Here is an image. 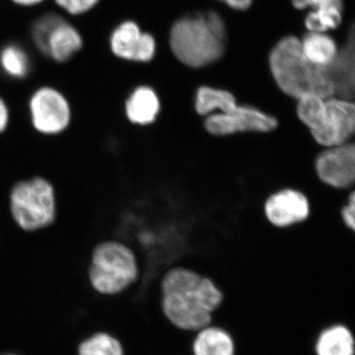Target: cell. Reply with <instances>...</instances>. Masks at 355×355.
Masks as SVG:
<instances>
[{"label":"cell","instance_id":"14","mask_svg":"<svg viewBox=\"0 0 355 355\" xmlns=\"http://www.w3.org/2000/svg\"><path fill=\"white\" fill-rule=\"evenodd\" d=\"M330 77L336 97L352 101L354 94V40L350 34L349 43L338 50L333 62L324 67Z\"/></svg>","mask_w":355,"mask_h":355},{"label":"cell","instance_id":"2","mask_svg":"<svg viewBox=\"0 0 355 355\" xmlns=\"http://www.w3.org/2000/svg\"><path fill=\"white\" fill-rule=\"evenodd\" d=\"M6 202L9 218L24 234L44 232L53 228L60 217L57 187L44 175H30L14 181Z\"/></svg>","mask_w":355,"mask_h":355},{"label":"cell","instance_id":"13","mask_svg":"<svg viewBox=\"0 0 355 355\" xmlns=\"http://www.w3.org/2000/svg\"><path fill=\"white\" fill-rule=\"evenodd\" d=\"M161 103L153 87L139 85L133 89L123 103L125 120L133 127H150L157 121Z\"/></svg>","mask_w":355,"mask_h":355},{"label":"cell","instance_id":"3","mask_svg":"<svg viewBox=\"0 0 355 355\" xmlns=\"http://www.w3.org/2000/svg\"><path fill=\"white\" fill-rule=\"evenodd\" d=\"M277 87L298 100L307 95L330 98L335 88L324 67L311 64L301 50L300 39L287 36L275 44L268 58Z\"/></svg>","mask_w":355,"mask_h":355},{"label":"cell","instance_id":"19","mask_svg":"<svg viewBox=\"0 0 355 355\" xmlns=\"http://www.w3.org/2000/svg\"><path fill=\"white\" fill-rule=\"evenodd\" d=\"M343 11V0H334L326 6L312 9L305 18L306 29L314 33H327L336 29L342 24Z\"/></svg>","mask_w":355,"mask_h":355},{"label":"cell","instance_id":"15","mask_svg":"<svg viewBox=\"0 0 355 355\" xmlns=\"http://www.w3.org/2000/svg\"><path fill=\"white\" fill-rule=\"evenodd\" d=\"M315 352L316 355H355V338L347 327L333 324L318 336Z\"/></svg>","mask_w":355,"mask_h":355},{"label":"cell","instance_id":"29","mask_svg":"<svg viewBox=\"0 0 355 355\" xmlns=\"http://www.w3.org/2000/svg\"><path fill=\"white\" fill-rule=\"evenodd\" d=\"M4 355H16V354H4Z\"/></svg>","mask_w":355,"mask_h":355},{"label":"cell","instance_id":"5","mask_svg":"<svg viewBox=\"0 0 355 355\" xmlns=\"http://www.w3.org/2000/svg\"><path fill=\"white\" fill-rule=\"evenodd\" d=\"M139 257L127 242L106 238L95 243L89 252V284L101 295L125 292L140 279Z\"/></svg>","mask_w":355,"mask_h":355},{"label":"cell","instance_id":"23","mask_svg":"<svg viewBox=\"0 0 355 355\" xmlns=\"http://www.w3.org/2000/svg\"><path fill=\"white\" fill-rule=\"evenodd\" d=\"M12 125V112L8 102L0 95V139L8 133Z\"/></svg>","mask_w":355,"mask_h":355},{"label":"cell","instance_id":"9","mask_svg":"<svg viewBox=\"0 0 355 355\" xmlns=\"http://www.w3.org/2000/svg\"><path fill=\"white\" fill-rule=\"evenodd\" d=\"M277 118L250 106H237L225 113L207 116L205 130L216 137H227L242 132L268 133L277 130Z\"/></svg>","mask_w":355,"mask_h":355},{"label":"cell","instance_id":"17","mask_svg":"<svg viewBox=\"0 0 355 355\" xmlns=\"http://www.w3.org/2000/svg\"><path fill=\"white\" fill-rule=\"evenodd\" d=\"M303 55L311 64L320 67L330 65L338 55V44L326 33L309 32L300 40Z\"/></svg>","mask_w":355,"mask_h":355},{"label":"cell","instance_id":"20","mask_svg":"<svg viewBox=\"0 0 355 355\" xmlns=\"http://www.w3.org/2000/svg\"><path fill=\"white\" fill-rule=\"evenodd\" d=\"M0 69L9 78H27L31 72V60L22 46L8 44L0 50Z\"/></svg>","mask_w":355,"mask_h":355},{"label":"cell","instance_id":"6","mask_svg":"<svg viewBox=\"0 0 355 355\" xmlns=\"http://www.w3.org/2000/svg\"><path fill=\"white\" fill-rule=\"evenodd\" d=\"M296 114L313 139L324 148L349 142L354 135L355 106L349 100L304 96L297 100Z\"/></svg>","mask_w":355,"mask_h":355},{"label":"cell","instance_id":"25","mask_svg":"<svg viewBox=\"0 0 355 355\" xmlns=\"http://www.w3.org/2000/svg\"><path fill=\"white\" fill-rule=\"evenodd\" d=\"M235 10H246L253 3V0H218Z\"/></svg>","mask_w":355,"mask_h":355},{"label":"cell","instance_id":"11","mask_svg":"<svg viewBox=\"0 0 355 355\" xmlns=\"http://www.w3.org/2000/svg\"><path fill=\"white\" fill-rule=\"evenodd\" d=\"M315 169L318 178L329 187L338 190L350 188L355 181L354 144L327 147L317 156Z\"/></svg>","mask_w":355,"mask_h":355},{"label":"cell","instance_id":"4","mask_svg":"<svg viewBox=\"0 0 355 355\" xmlns=\"http://www.w3.org/2000/svg\"><path fill=\"white\" fill-rule=\"evenodd\" d=\"M227 31L218 13L188 16L175 22L170 48L182 64L200 69L217 62L225 50Z\"/></svg>","mask_w":355,"mask_h":355},{"label":"cell","instance_id":"8","mask_svg":"<svg viewBox=\"0 0 355 355\" xmlns=\"http://www.w3.org/2000/svg\"><path fill=\"white\" fill-rule=\"evenodd\" d=\"M30 34L35 46L58 64L69 62L84 46L80 31L57 13L49 12L37 18Z\"/></svg>","mask_w":355,"mask_h":355},{"label":"cell","instance_id":"26","mask_svg":"<svg viewBox=\"0 0 355 355\" xmlns=\"http://www.w3.org/2000/svg\"><path fill=\"white\" fill-rule=\"evenodd\" d=\"M14 4L21 7H33L43 3L44 0H11Z\"/></svg>","mask_w":355,"mask_h":355},{"label":"cell","instance_id":"27","mask_svg":"<svg viewBox=\"0 0 355 355\" xmlns=\"http://www.w3.org/2000/svg\"><path fill=\"white\" fill-rule=\"evenodd\" d=\"M292 6L298 10H305L311 8L310 0H291Z\"/></svg>","mask_w":355,"mask_h":355},{"label":"cell","instance_id":"12","mask_svg":"<svg viewBox=\"0 0 355 355\" xmlns=\"http://www.w3.org/2000/svg\"><path fill=\"white\" fill-rule=\"evenodd\" d=\"M263 210L270 223L275 227L286 228L306 220L310 214V205L304 193L286 189L270 196Z\"/></svg>","mask_w":355,"mask_h":355},{"label":"cell","instance_id":"10","mask_svg":"<svg viewBox=\"0 0 355 355\" xmlns=\"http://www.w3.org/2000/svg\"><path fill=\"white\" fill-rule=\"evenodd\" d=\"M112 55L133 62H149L155 57L156 41L153 35L142 32L139 25L125 20L116 26L110 35Z\"/></svg>","mask_w":355,"mask_h":355},{"label":"cell","instance_id":"18","mask_svg":"<svg viewBox=\"0 0 355 355\" xmlns=\"http://www.w3.org/2000/svg\"><path fill=\"white\" fill-rule=\"evenodd\" d=\"M235 96L224 89L202 86L198 88L196 95V111L200 116L210 114L225 113L237 106Z\"/></svg>","mask_w":355,"mask_h":355},{"label":"cell","instance_id":"28","mask_svg":"<svg viewBox=\"0 0 355 355\" xmlns=\"http://www.w3.org/2000/svg\"><path fill=\"white\" fill-rule=\"evenodd\" d=\"M334 0H310L311 9L319 8V7L326 6Z\"/></svg>","mask_w":355,"mask_h":355},{"label":"cell","instance_id":"22","mask_svg":"<svg viewBox=\"0 0 355 355\" xmlns=\"http://www.w3.org/2000/svg\"><path fill=\"white\" fill-rule=\"evenodd\" d=\"M53 1L69 15L79 16L93 10L101 0H53Z\"/></svg>","mask_w":355,"mask_h":355},{"label":"cell","instance_id":"21","mask_svg":"<svg viewBox=\"0 0 355 355\" xmlns=\"http://www.w3.org/2000/svg\"><path fill=\"white\" fill-rule=\"evenodd\" d=\"M79 355H125L123 343L106 333L96 334L79 345Z\"/></svg>","mask_w":355,"mask_h":355},{"label":"cell","instance_id":"16","mask_svg":"<svg viewBox=\"0 0 355 355\" xmlns=\"http://www.w3.org/2000/svg\"><path fill=\"white\" fill-rule=\"evenodd\" d=\"M235 347L227 331L218 327H205L193 342V355H234Z\"/></svg>","mask_w":355,"mask_h":355},{"label":"cell","instance_id":"7","mask_svg":"<svg viewBox=\"0 0 355 355\" xmlns=\"http://www.w3.org/2000/svg\"><path fill=\"white\" fill-rule=\"evenodd\" d=\"M27 114L33 132L44 139L64 137L71 130L74 111L64 91L53 85L35 89L27 101Z\"/></svg>","mask_w":355,"mask_h":355},{"label":"cell","instance_id":"1","mask_svg":"<svg viewBox=\"0 0 355 355\" xmlns=\"http://www.w3.org/2000/svg\"><path fill=\"white\" fill-rule=\"evenodd\" d=\"M161 307L178 329L198 331L209 326L222 292L214 280L186 266L168 268L159 282Z\"/></svg>","mask_w":355,"mask_h":355},{"label":"cell","instance_id":"24","mask_svg":"<svg viewBox=\"0 0 355 355\" xmlns=\"http://www.w3.org/2000/svg\"><path fill=\"white\" fill-rule=\"evenodd\" d=\"M342 218L345 226L349 230L354 231L355 229V195L354 191L349 193L347 198V203L342 209Z\"/></svg>","mask_w":355,"mask_h":355}]
</instances>
